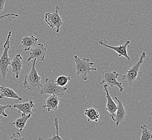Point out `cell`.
I'll list each match as a JSON object with an SVG mask.
<instances>
[{
  "mask_svg": "<svg viewBox=\"0 0 152 140\" xmlns=\"http://www.w3.org/2000/svg\"><path fill=\"white\" fill-rule=\"evenodd\" d=\"M73 59L75 63V67L76 74L77 76H81L82 79L86 81L88 79V74H91V71H96V68L92 67L94 64L91 62L90 59L84 58L80 59L78 55H74Z\"/></svg>",
  "mask_w": 152,
  "mask_h": 140,
  "instance_id": "cell-1",
  "label": "cell"
},
{
  "mask_svg": "<svg viewBox=\"0 0 152 140\" xmlns=\"http://www.w3.org/2000/svg\"><path fill=\"white\" fill-rule=\"evenodd\" d=\"M36 59H35L29 73L24 77V86L30 91L39 90L43 87V84L41 82V77L38 75L37 71L36 69Z\"/></svg>",
  "mask_w": 152,
  "mask_h": 140,
  "instance_id": "cell-2",
  "label": "cell"
},
{
  "mask_svg": "<svg viewBox=\"0 0 152 140\" xmlns=\"http://www.w3.org/2000/svg\"><path fill=\"white\" fill-rule=\"evenodd\" d=\"M65 86H61L57 85L55 79L46 78L44 85L40 90L41 95L50 94L61 98L65 96V91L67 90Z\"/></svg>",
  "mask_w": 152,
  "mask_h": 140,
  "instance_id": "cell-3",
  "label": "cell"
},
{
  "mask_svg": "<svg viewBox=\"0 0 152 140\" xmlns=\"http://www.w3.org/2000/svg\"><path fill=\"white\" fill-rule=\"evenodd\" d=\"M12 31H9L7 36L6 42L3 44V47L4 49L3 53L0 57V73L3 77L4 80L7 79V74L9 71L8 66L10 65L11 59L8 55V51L10 49V38L12 36Z\"/></svg>",
  "mask_w": 152,
  "mask_h": 140,
  "instance_id": "cell-4",
  "label": "cell"
},
{
  "mask_svg": "<svg viewBox=\"0 0 152 140\" xmlns=\"http://www.w3.org/2000/svg\"><path fill=\"white\" fill-rule=\"evenodd\" d=\"M145 57L146 53L142 52L141 53L139 61L133 66H132V67H130L128 70H126V73L121 77V78L128 82L129 85H131L135 81L139 80V74L142 73V72H139V69L141 65L142 64L143 59L145 58Z\"/></svg>",
  "mask_w": 152,
  "mask_h": 140,
  "instance_id": "cell-5",
  "label": "cell"
},
{
  "mask_svg": "<svg viewBox=\"0 0 152 140\" xmlns=\"http://www.w3.org/2000/svg\"><path fill=\"white\" fill-rule=\"evenodd\" d=\"M119 73L116 71H110L107 70L103 71L102 73V80L100 82V85H106L107 86L113 88L117 86L119 89V92H122L124 88L121 82L118 81Z\"/></svg>",
  "mask_w": 152,
  "mask_h": 140,
  "instance_id": "cell-6",
  "label": "cell"
},
{
  "mask_svg": "<svg viewBox=\"0 0 152 140\" xmlns=\"http://www.w3.org/2000/svg\"><path fill=\"white\" fill-rule=\"evenodd\" d=\"M59 6H57L55 12H49L45 15V22L51 28L53 29L54 28H56V32L57 33L59 32L60 28L63 24L61 18L59 14Z\"/></svg>",
  "mask_w": 152,
  "mask_h": 140,
  "instance_id": "cell-7",
  "label": "cell"
},
{
  "mask_svg": "<svg viewBox=\"0 0 152 140\" xmlns=\"http://www.w3.org/2000/svg\"><path fill=\"white\" fill-rule=\"evenodd\" d=\"M29 56L27 61L29 62L31 59H36L39 61H43L47 54V50L44 47V44L38 43L35 45L30 49Z\"/></svg>",
  "mask_w": 152,
  "mask_h": 140,
  "instance_id": "cell-8",
  "label": "cell"
},
{
  "mask_svg": "<svg viewBox=\"0 0 152 140\" xmlns=\"http://www.w3.org/2000/svg\"><path fill=\"white\" fill-rule=\"evenodd\" d=\"M130 41H126L125 44L123 45H120L119 46L117 47H113L112 45H109L107 44V41L104 39H100L99 41V44L102 47H105L107 48H109L111 50H114L117 53L119 57H124L126 58L128 60H130V58L129 57L127 52V47L129 45V44L130 43Z\"/></svg>",
  "mask_w": 152,
  "mask_h": 140,
  "instance_id": "cell-9",
  "label": "cell"
},
{
  "mask_svg": "<svg viewBox=\"0 0 152 140\" xmlns=\"http://www.w3.org/2000/svg\"><path fill=\"white\" fill-rule=\"evenodd\" d=\"M114 98L117 100L118 105H117V110L115 111L113 117H112V119L114 122H115L116 125L118 126L119 123L124 120L125 117L126 115V111L123 106L122 101L118 99L117 96H115Z\"/></svg>",
  "mask_w": 152,
  "mask_h": 140,
  "instance_id": "cell-10",
  "label": "cell"
},
{
  "mask_svg": "<svg viewBox=\"0 0 152 140\" xmlns=\"http://www.w3.org/2000/svg\"><path fill=\"white\" fill-rule=\"evenodd\" d=\"M35 107L34 102L31 100H30L28 102L23 103H16L12 106V108L18 109V112L22 114H32V108Z\"/></svg>",
  "mask_w": 152,
  "mask_h": 140,
  "instance_id": "cell-11",
  "label": "cell"
},
{
  "mask_svg": "<svg viewBox=\"0 0 152 140\" xmlns=\"http://www.w3.org/2000/svg\"><path fill=\"white\" fill-rule=\"evenodd\" d=\"M22 59L23 58L20 54H18L15 56L12 61H10V65L12 66V73H15L16 78L18 79L22 69Z\"/></svg>",
  "mask_w": 152,
  "mask_h": 140,
  "instance_id": "cell-12",
  "label": "cell"
},
{
  "mask_svg": "<svg viewBox=\"0 0 152 140\" xmlns=\"http://www.w3.org/2000/svg\"><path fill=\"white\" fill-rule=\"evenodd\" d=\"M107 86L106 85H104V90L105 92V96L107 99V104H106V110L107 111L108 113L110 114L111 117H113L115 112L117 110V105L115 104L114 101L112 99L111 96L110 94L108 93V90H107Z\"/></svg>",
  "mask_w": 152,
  "mask_h": 140,
  "instance_id": "cell-13",
  "label": "cell"
},
{
  "mask_svg": "<svg viewBox=\"0 0 152 140\" xmlns=\"http://www.w3.org/2000/svg\"><path fill=\"white\" fill-rule=\"evenodd\" d=\"M8 98L18 100V101H22V98L18 95L12 88H7L4 86H0V99Z\"/></svg>",
  "mask_w": 152,
  "mask_h": 140,
  "instance_id": "cell-14",
  "label": "cell"
},
{
  "mask_svg": "<svg viewBox=\"0 0 152 140\" xmlns=\"http://www.w3.org/2000/svg\"><path fill=\"white\" fill-rule=\"evenodd\" d=\"M59 98L58 96L51 95L47 98L43 107L47 108L48 112L56 111L58 108Z\"/></svg>",
  "mask_w": 152,
  "mask_h": 140,
  "instance_id": "cell-15",
  "label": "cell"
},
{
  "mask_svg": "<svg viewBox=\"0 0 152 140\" xmlns=\"http://www.w3.org/2000/svg\"><path fill=\"white\" fill-rule=\"evenodd\" d=\"M37 41L38 38L33 35H31L30 36H26L22 39L20 46L24 51H29L32 47L35 45Z\"/></svg>",
  "mask_w": 152,
  "mask_h": 140,
  "instance_id": "cell-16",
  "label": "cell"
},
{
  "mask_svg": "<svg viewBox=\"0 0 152 140\" xmlns=\"http://www.w3.org/2000/svg\"><path fill=\"white\" fill-rule=\"evenodd\" d=\"M31 114H21V117H18L13 122L9 123L8 124L13 125L16 128L18 129V131H22L24 128H26V123L28 120L31 116Z\"/></svg>",
  "mask_w": 152,
  "mask_h": 140,
  "instance_id": "cell-17",
  "label": "cell"
},
{
  "mask_svg": "<svg viewBox=\"0 0 152 140\" xmlns=\"http://www.w3.org/2000/svg\"><path fill=\"white\" fill-rule=\"evenodd\" d=\"M84 114L88 118V122H98L99 119L100 114L99 111L94 107H90L86 109Z\"/></svg>",
  "mask_w": 152,
  "mask_h": 140,
  "instance_id": "cell-18",
  "label": "cell"
},
{
  "mask_svg": "<svg viewBox=\"0 0 152 140\" xmlns=\"http://www.w3.org/2000/svg\"><path fill=\"white\" fill-rule=\"evenodd\" d=\"M140 128L142 131L140 140H152V133L149 129L148 128L147 125H141Z\"/></svg>",
  "mask_w": 152,
  "mask_h": 140,
  "instance_id": "cell-19",
  "label": "cell"
},
{
  "mask_svg": "<svg viewBox=\"0 0 152 140\" xmlns=\"http://www.w3.org/2000/svg\"><path fill=\"white\" fill-rule=\"evenodd\" d=\"M71 79V77L66 76H60L57 78L55 80V82L57 85L61 86H65L67 82Z\"/></svg>",
  "mask_w": 152,
  "mask_h": 140,
  "instance_id": "cell-20",
  "label": "cell"
},
{
  "mask_svg": "<svg viewBox=\"0 0 152 140\" xmlns=\"http://www.w3.org/2000/svg\"><path fill=\"white\" fill-rule=\"evenodd\" d=\"M54 125L55 126V128L56 129V134H53V136L50 138L47 139V140H63V138L59 136L58 133L59 125H58V119L56 117L55 121H54Z\"/></svg>",
  "mask_w": 152,
  "mask_h": 140,
  "instance_id": "cell-21",
  "label": "cell"
},
{
  "mask_svg": "<svg viewBox=\"0 0 152 140\" xmlns=\"http://www.w3.org/2000/svg\"><path fill=\"white\" fill-rule=\"evenodd\" d=\"M7 108H10L12 110L13 109L12 106L10 105H0V115H2L4 117H8V114L5 113V110Z\"/></svg>",
  "mask_w": 152,
  "mask_h": 140,
  "instance_id": "cell-22",
  "label": "cell"
},
{
  "mask_svg": "<svg viewBox=\"0 0 152 140\" xmlns=\"http://www.w3.org/2000/svg\"><path fill=\"white\" fill-rule=\"evenodd\" d=\"M10 140H25V138L22 137L21 136L20 134V131L19 132H16V133H14L11 137L9 138Z\"/></svg>",
  "mask_w": 152,
  "mask_h": 140,
  "instance_id": "cell-23",
  "label": "cell"
},
{
  "mask_svg": "<svg viewBox=\"0 0 152 140\" xmlns=\"http://www.w3.org/2000/svg\"><path fill=\"white\" fill-rule=\"evenodd\" d=\"M6 0H0V12H2L4 8Z\"/></svg>",
  "mask_w": 152,
  "mask_h": 140,
  "instance_id": "cell-24",
  "label": "cell"
},
{
  "mask_svg": "<svg viewBox=\"0 0 152 140\" xmlns=\"http://www.w3.org/2000/svg\"><path fill=\"white\" fill-rule=\"evenodd\" d=\"M10 16H13V17L16 18V17H18L19 15H18V14H5V15L0 16V19H1L2 18H6V17H9Z\"/></svg>",
  "mask_w": 152,
  "mask_h": 140,
  "instance_id": "cell-25",
  "label": "cell"
},
{
  "mask_svg": "<svg viewBox=\"0 0 152 140\" xmlns=\"http://www.w3.org/2000/svg\"><path fill=\"white\" fill-rule=\"evenodd\" d=\"M1 120H0V126H1Z\"/></svg>",
  "mask_w": 152,
  "mask_h": 140,
  "instance_id": "cell-26",
  "label": "cell"
}]
</instances>
